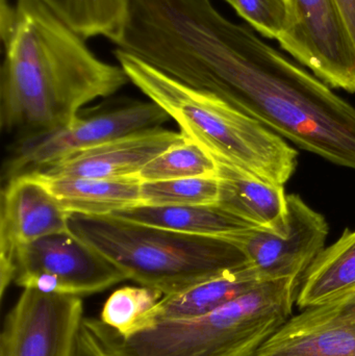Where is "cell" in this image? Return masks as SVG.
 I'll use <instances>...</instances> for the list:
<instances>
[{
  "label": "cell",
  "mask_w": 355,
  "mask_h": 356,
  "mask_svg": "<svg viewBox=\"0 0 355 356\" xmlns=\"http://www.w3.org/2000/svg\"><path fill=\"white\" fill-rule=\"evenodd\" d=\"M217 171L216 160L201 146L187 139L156 156L133 177L141 182L160 181L217 177Z\"/></svg>",
  "instance_id": "ffe728a7"
},
{
  "label": "cell",
  "mask_w": 355,
  "mask_h": 356,
  "mask_svg": "<svg viewBox=\"0 0 355 356\" xmlns=\"http://www.w3.org/2000/svg\"><path fill=\"white\" fill-rule=\"evenodd\" d=\"M169 115L151 100L133 102L89 117L79 115L54 131L18 140L4 169L6 180L101 144L163 127Z\"/></svg>",
  "instance_id": "52a82bcc"
},
{
  "label": "cell",
  "mask_w": 355,
  "mask_h": 356,
  "mask_svg": "<svg viewBox=\"0 0 355 356\" xmlns=\"http://www.w3.org/2000/svg\"><path fill=\"white\" fill-rule=\"evenodd\" d=\"M138 54L302 149L355 171L354 106L210 0H158L142 25Z\"/></svg>",
  "instance_id": "6da1fadb"
},
{
  "label": "cell",
  "mask_w": 355,
  "mask_h": 356,
  "mask_svg": "<svg viewBox=\"0 0 355 356\" xmlns=\"http://www.w3.org/2000/svg\"><path fill=\"white\" fill-rule=\"evenodd\" d=\"M83 320L81 297L23 289L4 319L0 356H73Z\"/></svg>",
  "instance_id": "30bf717a"
},
{
  "label": "cell",
  "mask_w": 355,
  "mask_h": 356,
  "mask_svg": "<svg viewBox=\"0 0 355 356\" xmlns=\"http://www.w3.org/2000/svg\"><path fill=\"white\" fill-rule=\"evenodd\" d=\"M163 297L162 293L147 286H123L106 299L99 319L120 336H131L137 332L142 318Z\"/></svg>",
  "instance_id": "7402d4cb"
},
{
  "label": "cell",
  "mask_w": 355,
  "mask_h": 356,
  "mask_svg": "<svg viewBox=\"0 0 355 356\" xmlns=\"http://www.w3.org/2000/svg\"><path fill=\"white\" fill-rule=\"evenodd\" d=\"M261 282L263 280L250 264L229 270L179 294L163 297L142 318L137 332L148 330L158 322L191 319L212 313L249 292Z\"/></svg>",
  "instance_id": "9a60e30c"
},
{
  "label": "cell",
  "mask_w": 355,
  "mask_h": 356,
  "mask_svg": "<svg viewBox=\"0 0 355 356\" xmlns=\"http://www.w3.org/2000/svg\"><path fill=\"white\" fill-rule=\"evenodd\" d=\"M283 2H285L286 6H288V2H289V0H283Z\"/></svg>",
  "instance_id": "4316f807"
},
{
  "label": "cell",
  "mask_w": 355,
  "mask_h": 356,
  "mask_svg": "<svg viewBox=\"0 0 355 356\" xmlns=\"http://www.w3.org/2000/svg\"><path fill=\"white\" fill-rule=\"evenodd\" d=\"M252 29L269 39L277 40L287 19L283 0H233L231 4Z\"/></svg>",
  "instance_id": "603a6c76"
},
{
  "label": "cell",
  "mask_w": 355,
  "mask_h": 356,
  "mask_svg": "<svg viewBox=\"0 0 355 356\" xmlns=\"http://www.w3.org/2000/svg\"><path fill=\"white\" fill-rule=\"evenodd\" d=\"M287 220L283 234L254 227L227 238L241 249L263 282L283 278L302 282L325 249L329 223L324 216L306 204L299 195H288Z\"/></svg>",
  "instance_id": "9c48e42d"
},
{
  "label": "cell",
  "mask_w": 355,
  "mask_h": 356,
  "mask_svg": "<svg viewBox=\"0 0 355 356\" xmlns=\"http://www.w3.org/2000/svg\"><path fill=\"white\" fill-rule=\"evenodd\" d=\"M302 282H261L256 288L191 319L168 320L122 337L99 318L83 324L108 356H256L290 318Z\"/></svg>",
  "instance_id": "277c9868"
},
{
  "label": "cell",
  "mask_w": 355,
  "mask_h": 356,
  "mask_svg": "<svg viewBox=\"0 0 355 356\" xmlns=\"http://www.w3.org/2000/svg\"><path fill=\"white\" fill-rule=\"evenodd\" d=\"M219 191L218 177L142 182L141 204L165 207L217 204Z\"/></svg>",
  "instance_id": "44dd1931"
},
{
  "label": "cell",
  "mask_w": 355,
  "mask_h": 356,
  "mask_svg": "<svg viewBox=\"0 0 355 356\" xmlns=\"http://www.w3.org/2000/svg\"><path fill=\"white\" fill-rule=\"evenodd\" d=\"M187 139L181 131L158 127L70 154L31 172L47 177H133L156 156Z\"/></svg>",
  "instance_id": "4fadbf2b"
},
{
  "label": "cell",
  "mask_w": 355,
  "mask_h": 356,
  "mask_svg": "<svg viewBox=\"0 0 355 356\" xmlns=\"http://www.w3.org/2000/svg\"><path fill=\"white\" fill-rule=\"evenodd\" d=\"M125 274L70 229L23 247L16 255L13 284L47 294L85 296L126 280Z\"/></svg>",
  "instance_id": "8992f818"
},
{
  "label": "cell",
  "mask_w": 355,
  "mask_h": 356,
  "mask_svg": "<svg viewBox=\"0 0 355 356\" xmlns=\"http://www.w3.org/2000/svg\"><path fill=\"white\" fill-rule=\"evenodd\" d=\"M115 56L129 81L217 162L281 186L293 177L297 150L260 121L213 94L168 76L137 56L120 49H115Z\"/></svg>",
  "instance_id": "3957f363"
},
{
  "label": "cell",
  "mask_w": 355,
  "mask_h": 356,
  "mask_svg": "<svg viewBox=\"0 0 355 356\" xmlns=\"http://www.w3.org/2000/svg\"><path fill=\"white\" fill-rule=\"evenodd\" d=\"M256 356H355V290L292 316Z\"/></svg>",
  "instance_id": "7c38bea8"
},
{
  "label": "cell",
  "mask_w": 355,
  "mask_h": 356,
  "mask_svg": "<svg viewBox=\"0 0 355 356\" xmlns=\"http://www.w3.org/2000/svg\"><path fill=\"white\" fill-rule=\"evenodd\" d=\"M33 175L44 182L69 215L110 216L142 202V182L135 177H47Z\"/></svg>",
  "instance_id": "2e32d148"
},
{
  "label": "cell",
  "mask_w": 355,
  "mask_h": 356,
  "mask_svg": "<svg viewBox=\"0 0 355 356\" xmlns=\"http://www.w3.org/2000/svg\"><path fill=\"white\" fill-rule=\"evenodd\" d=\"M225 2H227L229 4H231V2H233V0H224Z\"/></svg>",
  "instance_id": "484cf974"
},
{
  "label": "cell",
  "mask_w": 355,
  "mask_h": 356,
  "mask_svg": "<svg viewBox=\"0 0 355 356\" xmlns=\"http://www.w3.org/2000/svg\"><path fill=\"white\" fill-rule=\"evenodd\" d=\"M0 127L18 140L72 122L94 100L129 83L83 37L38 0H2Z\"/></svg>",
  "instance_id": "7a4b0ae2"
},
{
  "label": "cell",
  "mask_w": 355,
  "mask_h": 356,
  "mask_svg": "<svg viewBox=\"0 0 355 356\" xmlns=\"http://www.w3.org/2000/svg\"><path fill=\"white\" fill-rule=\"evenodd\" d=\"M277 41L331 89L355 93V45L335 0H289Z\"/></svg>",
  "instance_id": "ba28073f"
},
{
  "label": "cell",
  "mask_w": 355,
  "mask_h": 356,
  "mask_svg": "<svg viewBox=\"0 0 355 356\" xmlns=\"http://www.w3.org/2000/svg\"><path fill=\"white\" fill-rule=\"evenodd\" d=\"M73 356H108L102 348L94 334L85 327V324L81 326L75 346Z\"/></svg>",
  "instance_id": "cb8c5ba5"
},
{
  "label": "cell",
  "mask_w": 355,
  "mask_h": 356,
  "mask_svg": "<svg viewBox=\"0 0 355 356\" xmlns=\"http://www.w3.org/2000/svg\"><path fill=\"white\" fill-rule=\"evenodd\" d=\"M69 213L33 173L6 180L0 200V295L13 282L17 253L31 243L69 230Z\"/></svg>",
  "instance_id": "8fae6325"
},
{
  "label": "cell",
  "mask_w": 355,
  "mask_h": 356,
  "mask_svg": "<svg viewBox=\"0 0 355 356\" xmlns=\"http://www.w3.org/2000/svg\"><path fill=\"white\" fill-rule=\"evenodd\" d=\"M68 226L127 280L164 296L249 264L241 249L227 238L179 234L114 216L71 213Z\"/></svg>",
  "instance_id": "5b68a950"
},
{
  "label": "cell",
  "mask_w": 355,
  "mask_h": 356,
  "mask_svg": "<svg viewBox=\"0 0 355 356\" xmlns=\"http://www.w3.org/2000/svg\"><path fill=\"white\" fill-rule=\"evenodd\" d=\"M85 40L104 37L114 43L122 33L129 0H38Z\"/></svg>",
  "instance_id": "d6986e66"
},
{
  "label": "cell",
  "mask_w": 355,
  "mask_h": 356,
  "mask_svg": "<svg viewBox=\"0 0 355 356\" xmlns=\"http://www.w3.org/2000/svg\"><path fill=\"white\" fill-rule=\"evenodd\" d=\"M217 165L220 184L217 204L254 227L275 234L286 232L288 195L283 186L224 163L217 162Z\"/></svg>",
  "instance_id": "5bb4252c"
},
{
  "label": "cell",
  "mask_w": 355,
  "mask_h": 356,
  "mask_svg": "<svg viewBox=\"0 0 355 356\" xmlns=\"http://www.w3.org/2000/svg\"><path fill=\"white\" fill-rule=\"evenodd\" d=\"M355 45V0H335Z\"/></svg>",
  "instance_id": "d4e9b609"
},
{
  "label": "cell",
  "mask_w": 355,
  "mask_h": 356,
  "mask_svg": "<svg viewBox=\"0 0 355 356\" xmlns=\"http://www.w3.org/2000/svg\"><path fill=\"white\" fill-rule=\"evenodd\" d=\"M110 216L179 234L208 238H227L236 232L254 228L218 204L183 207L139 204Z\"/></svg>",
  "instance_id": "e0dca14e"
},
{
  "label": "cell",
  "mask_w": 355,
  "mask_h": 356,
  "mask_svg": "<svg viewBox=\"0 0 355 356\" xmlns=\"http://www.w3.org/2000/svg\"><path fill=\"white\" fill-rule=\"evenodd\" d=\"M355 290V230L325 248L304 274L298 291L304 309L340 298Z\"/></svg>",
  "instance_id": "ac0fdd59"
}]
</instances>
